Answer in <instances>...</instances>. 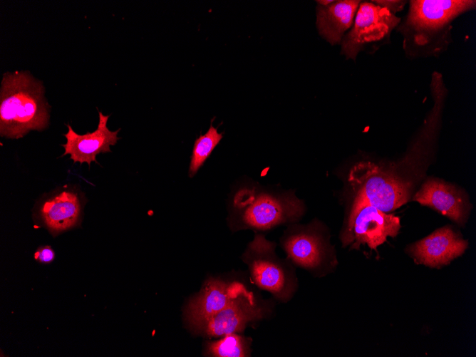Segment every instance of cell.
Wrapping results in <instances>:
<instances>
[{
	"instance_id": "cell-1",
	"label": "cell",
	"mask_w": 476,
	"mask_h": 357,
	"mask_svg": "<svg viewBox=\"0 0 476 357\" xmlns=\"http://www.w3.org/2000/svg\"><path fill=\"white\" fill-rule=\"evenodd\" d=\"M43 83L29 71L6 72L0 90V135L19 139L49 124L51 106Z\"/></svg>"
},
{
	"instance_id": "cell-2",
	"label": "cell",
	"mask_w": 476,
	"mask_h": 357,
	"mask_svg": "<svg viewBox=\"0 0 476 357\" xmlns=\"http://www.w3.org/2000/svg\"><path fill=\"white\" fill-rule=\"evenodd\" d=\"M348 181L356 198L385 212L405 205L411 195L410 184L371 162L356 163L350 170Z\"/></svg>"
},
{
	"instance_id": "cell-3",
	"label": "cell",
	"mask_w": 476,
	"mask_h": 357,
	"mask_svg": "<svg viewBox=\"0 0 476 357\" xmlns=\"http://www.w3.org/2000/svg\"><path fill=\"white\" fill-rule=\"evenodd\" d=\"M400 228L398 217L355 198L343 241L346 244H351L352 247L367 244L371 249H376L388 237H395Z\"/></svg>"
},
{
	"instance_id": "cell-4",
	"label": "cell",
	"mask_w": 476,
	"mask_h": 357,
	"mask_svg": "<svg viewBox=\"0 0 476 357\" xmlns=\"http://www.w3.org/2000/svg\"><path fill=\"white\" fill-rule=\"evenodd\" d=\"M234 203L243 209V220L250 227L266 229L296 219L301 212L299 200L276 198L266 194L256 195L251 190H240Z\"/></svg>"
},
{
	"instance_id": "cell-5",
	"label": "cell",
	"mask_w": 476,
	"mask_h": 357,
	"mask_svg": "<svg viewBox=\"0 0 476 357\" xmlns=\"http://www.w3.org/2000/svg\"><path fill=\"white\" fill-rule=\"evenodd\" d=\"M400 19L388 9L372 2H363L357 11L353 26L342 42V53L355 59L368 43L388 37Z\"/></svg>"
},
{
	"instance_id": "cell-6",
	"label": "cell",
	"mask_w": 476,
	"mask_h": 357,
	"mask_svg": "<svg viewBox=\"0 0 476 357\" xmlns=\"http://www.w3.org/2000/svg\"><path fill=\"white\" fill-rule=\"evenodd\" d=\"M413 200L435 209L462 226L467 222L472 207L463 190L436 178L427 180Z\"/></svg>"
},
{
	"instance_id": "cell-7",
	"label": "cell",
	"mask_w": 476,
	"mask_h": 357,
	"mask_svg": "<svg viewBox=\"0 0 476 357\" xmlns=\"http://www.w3.org/2000/svg\"><path fill=\"white\" fill-rule=\"evenodd\" d=\"M468 242L452 227L445 226L413 244L409 252L414 259L430 267H440L461 256Z\"/></svg>"
},
{
	"instance_id": "cell-8",
	"label": "cell",
	"mask_w": 476,
	"mask_h": 357,
	"mask_svg": "<svg viewBox=\"0 0 476 357\" xmlns=\"http://www.w3.org/2000/svg\"><path fill=\"white\" fill-rule=\"evenodd\" d=\"M98 115V125L93 132L80 135L73 130L70 124L66 125L68 132L63 134L66 143L61 145L65 150L61 157L70 155V159L73 162L81 165L86 162L90 167L92 162L98 163L97 155L111 152L110 146L115 145L120 139L118 133L120 128L115 131L110 130L107 126L110 115H105L100 110Z\"/></svg>"
},
{
	"instance_id": "cell-9",
	"label": "cell",
	"mask_w": 476,
	"mask_h": 357,
	"mask_svg": "<svg viewBox=\"0 0 476 357\" xmlns=\"http://www.w3.org/2000/svg\"><path fill=\"white\" fill-rule=\"evenodd\" d=\"M475 5V1H411L408 25L420 32L435 31Z\"/></svg>"
},
{
	"instance_id": "cell-10",
	"label": "cell",
	"mask_w": 476,
	"mask_h": 357,
	"mask_svg": "<svg viewBox=\"0 0 476 357\" xmlns=\"http://www.w3.org/2000/svg\"><path fill=\"white\" fill-rule=\"evenodd\" d=\"M247 289L237 282L227 284L209 280L200 294L192 300L187 309V318L192 327H197L207 319L220 311Z\"/></svg>"
},
{
	"instance_id": "cell-11",
	"label": "cell",
	"mask_w": 476,
	"mask_h": 357,
	"mask_svg": "<svg viewBox=\"0 0 476 357\" xmlns=\"http://www.w3.org/2000/svg\"><path fill=\"white\" fill-rule=\"evenodd\" d=\"M261 315L251 292L246 291L229 306L212 316L196 328L211 336L242 331L245 325Z\"/></svg>"
},
{
	"instance_id": "cell-12",
	"label": "cell",
	"mask_w": 476,
	"mask_h": 357,
	"mask_svg": "<svg viewBox=\"0 0 476 357\" xmlns=\"http://www.w3.org/2000/svg\"><path fill=\"white\" fill-rule=\"evenodd\" d=\"M78 193L70 189L60 190L47 199L41 207V217L52 232H61L73 227L81 214Z\"/></svg>"
},
{
	"instance_id": "cell-13",
	"label": "cell",
	"mask_w": 476,
	"mask_h": 357,
	"mask_svg": "<svg viewBox=\"0 0 476 357\" xmlns=\"http://www.w3.org/2000/svg\"><path fill=\"white\" fill-rule=\"evenodd\" d=\"M359 1H333L327 6H317L316 24L319 33L330 43H340L358 10Z\"/></svg>"
},
{
	"instance_id": "cell-14",
	"label": "cell",
	"mask_w": 476,
	"mask_h": 357,
	"mask_svg": "<svg viewBox=\"0 0 476 357\" xmlns=\"http://www.w3.org/2000/svg\"><path fill=\"white\" fill-rule=\"evenodd\" d=\"M289 257L296 264L309 268L317 267L323 258V248L319 238L312 234H299L285 243Z\"/></svg>"
},
{
	"instance_id": "cell-15",
	"label": "cell",
	"mask_w": 476,
	"mask_h": 357,
	"mask_svg": "<svg viewBox=\"0 0 476 357\" xmlns=\"http://www.w3.org/2000/svg\"><path fill=\"white\" fill-rule=\"evenodd\" d=\"M251 270L254 281L259 286L274 293L280 292L283 289L285 277L282 269L277 264L259 258L252 262Z\"/></svg>"
},
{
	"instance_id": "cell-16",
	"label": "cell",
	"mask_w": 476,
	"mask_h": 357,
	"mask_svg": "<svg viewBox=\"0 0 476 357\" xmlns=\"http://www.w3.org/2000/svg\"><path fill=\"white\" fill-rule=\"evenodd\" d=\"M222 138V134L218 133L217 129L211 124L207 132L196 139L188 172L190 177L197 172Z\"/></svg>"
},
{
	"instance_id": "cell-17",
	"label": "cell",
	"mask_w": 476,
	"mask_h": 357,
	"mask_svg": "<svg viewBox=\"0 0 476 357\" xmlns=\"http://www.w3.org/2000/svg\"><path fill=\"white\" fill-rule=\"evenodd\" d=\"M208 350L214 356H245V349L242 339L235 333L226 334L222 339L210 343Z\"/></svg>"
},
{
	"instance_id": "cell-18",
	"label": "cell",
	"mask_w": 476,
	"mask_h": 357,
	"mask_svg": "<svg viewBox=\"0 0 476 357\" xmlns=\"http://www.w3.org/2000/svg\"><path fill=\"white\" fill-rule=\"evenodd\" d=\"M54 257L55 252L51 246H41L37 249L34 254L35 259L43 264L51 262Z\"/></svg>"
},
{
	"instance_id": "cell-19",
	"label": "cell",
	"mask_w": 476,
	"mask_h": 357,
	"mask_svg": "<svg viewBox=\"0 0 476 357\" xmlns=\"http://www.w3.org/2000/svg\"><path fill=\"white\" fill-rule=\"evenodd\" d=\"M373 2L381 7L388 9L393 14L400 11L405 3V1H374Z\"/></svg>"
}]
</instances>
